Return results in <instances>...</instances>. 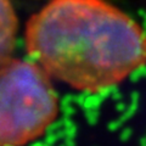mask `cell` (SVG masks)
Returning <instances> with one entry per match:
<instances>
[{"label": "cell", "instance_id": "6da1fadb", "mask_svg": "<svg viewBox=\"0 0 146 146\" xmlns=\"http://www.w3.org/2000/svg\"><path fill=\"white\" fill-rule=\"evenodd\" d=\"M27 54L48 74L86 93L146 65V33L105 0H51L26 25Z\"/></svg>", "mask_w": 146, "mask_h": 146}, {"label": "cell", "instance_id": "7a4b0ae2", "mask_svg": "<svg viewBox=\"0 0 146 146\" xmlns=\"http://www.w3.org/2000/svg\"><path fill=\"white\" fill-rule=\"evenodd\" d=\"M60 104L50 77L33 60L0 66V146H27L54 124Z\"/></svg>", "mask_w": 146, "mask_h": 146}, {"label": "cell", "instance_id": "3957f363", "mask_svg": "<svg viewBox=\"0 0 146 146\" xmlns=\"http://www.w3.org/2000/svg\"><path fill=\"white\" fill-rule=\"evenodd\" d=\"M18 18L10 0H0V66L10 58L15 50Z\"/></svg>", "mask_w": 146, "mask_h": 146}]
</instances>
